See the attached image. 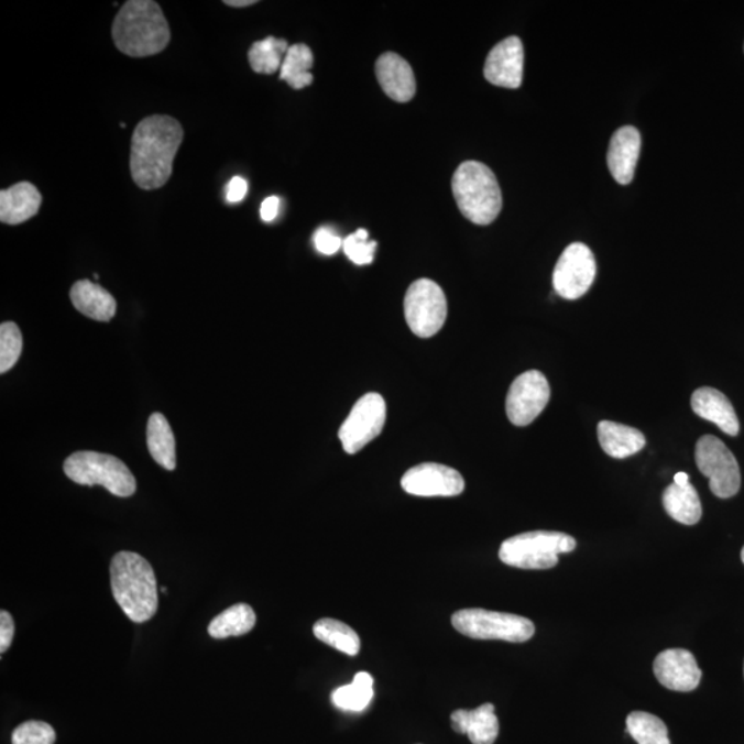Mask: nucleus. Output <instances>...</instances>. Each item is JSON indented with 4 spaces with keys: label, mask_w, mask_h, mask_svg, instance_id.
Wrapping results in <instances>:
<instances>
[{
    "label": "nucleus",
    "mask_w": 744,
    "mask_h": 744,
    "mask_svg": "<svg viewBox=\"0 0 744 744\" xmlns=\"http://www.w3.org/2000/svg\"><path fill=\"white\" fill-rule=\"evenodd\" d=\"M452 194L458 209L475 226H490L502 210L500 184L483 163H462L452 177Z\"/></svg>",
    "instance_id": "nucleus-4"
},
{
    "label": "nucleus",
    "mask_w": 744,
    "mask_h": 744,
    "mask_svg": "<svg viewBox=\"0 0 744 744\" xmlns=\"http://www.w3.org/2000/svg\"><path fill=\"white\" fill-rule=\"evenodd\" d=\"M694 459L700 473L710 480V490L715 496L726 500L741 490V469L736 458L719 437H700Z\"/></svg>",
    "instance_id": "nucleus-9"
},
{
    "label": "nucleus",
    "mask_w": 744,
    "mask_h": 744,
    "mask_svg": "<svg viewBox=\"0 0 744 744\" xmlns=\"http://www.w3.org/2000/svg\"><path fill=\"white\" fill-rule=\"evenodd\" d=\"M691 407L698 417L719 426L725 435L735 437L741 430L735 408L724 393L713 387H700L691 397Z\"/></svg>",
    "instance_id": "nucleus-18"
},
{
    "label": "nucleus",
    "mask_w": 744,
    "mask_h": 744,
    "mask_svg": "<svg viewBox=\"0 0 744 744\" xmlns=\"http://www.w3.org/2000/svg\"><path fill=\"white\" fill-rule=\"evenodd\" d=\"M675 483L678 485L689 484V475L687 473L680 472L675 475Z\"/></svg>",
    "instance_id": "nucleus-39"
},
{
    "label": "nucleus",
    "mask_w": 744,
    "mask_h": 744,
    "mask_svg": "<svg viewBox=\"0 0 744 744\" xmlns=\"http://www.w3.org/2000/svg\"><path fill=\"white\" fill-rule=\"evenodd\" d=\"M223 3L231 8H245L253 7L256 2L255 0H226Z\"/></svg>",
    "instance_id": "nucleus-38"
},
{
    "label": "nucleus",
    "mask_w": 744,
    "mask_h": 744,
    "mask_svg": "<svg viewBox=\"0 0 744 744\" xmlns=\"http://www.w3.org/2000/svg\"><path fill=\"white\" fill-rule=\"evenodd\" d=\"M147 450L155 461L166 470H174L177 464L175 458V439L168 420L161 413L151 415L146 426Z\"/></svg>",
    "instance_id": "nucleus-24"
},
{
    "label": "nucleus",
    "mask_w": 744,
    "mask_h": 744,
    "mask_svg": "<svg viewBox=\"0 0 744 744\" xmlns=\"http://www.w3.org/2000/svg\"><path fill=\"white\" fill-rule=\"evenodd\" d=\"M14 621L8 611L0 612V653L4 654L13 643Z\"/></svg>",
    "instance_id": "nucleus-35"
},
{
    "label": "nucleus",
    "mask_w": 744,
    "mask_h": 744,
    "mask_svg": "<svg viewBox=\"0 0 744 744\" xmlns=\"http://www.w3.org/2000/svg\"><path fill=\"white\" fill-rule=\"evenodd\" d=\"M64 472L74 483L102 485L111 494L128 497L134 494L136 481L119 458L95 451L73 453L64 463Z\"/></svg>",
    "instance_id": "nucleus-6"
},
{
    "label": "nucleus",
    "mask_w": 744,
    "mask_h": 744,
    "mask_svg": "<svg viewBox=\"0 0 744 744\" xmlns=\"http://www.w3.org/2000/svg\"><path fill=\"white\" fill-rule=\"evenodd\" d=\"M376 242H370L369 232L359 229L343 240L342 249L348 259L355 265H370L374 261Z\"/></svg>",
    "instance_id": "nucleus-32"
},
{
    "label": "nucleus",
    "mask_w": 744,
    "mask_h": 744,
    "mask_svg": "<svg viewBox=\"0 0 744 744\" xmlns=\"http://www.w3.org/2000/svg\"><path fill=\"white\" fill-rule=\"evenodd\" d=\"M598 273L592 250L583 243L568 245L552 272V287L561 298L578 299L592 287Z\"/></svg>",
    "instance_id": "nucleus-11"
},
{
    "label": "nucleus",
    "mask_w": 744,
    "mask_h": 744,
    "mask_svg": "<svg viewBox=\"0 0 744 744\" xmlns=\"http://www.w3.org/2000/svg\"><path fill=\"white\" fill-rule=\"evenodd\" d=\"M113 599L130 621L144 623L157 611L155 572L144 557L133 551H120L111 565Z\"/></svg>",
    "instance_id": "nucleus-3"
},
{
    "label": "nucleus",
    "mask_w": 744,
    "mask_h": 744,
    "mask_svg": "<svg viewBox=\"0 0 744 744\" xmlns=\"http://www.w3.org/2000/svg\"><path fill=\"white\" fill-rule=\"evenodd\" d=\"M452 730L468 735L473 744H494L500 735V721L492 703L474 710H457L451 714Z\"/></svg>",
    "instance_id": "nucleus-19"
},
{
    "label": "nucleus",
    "mask_w": 744,
    "mask_h": 744,
    "mask_svg": "<svg viewBox=\"0 0 744 744\" xmlns=\"http://www.w3.org/2000/svg\"><path fill=\"white\" fill-rule=\"evenodd\" d=\"M23 350V333L15 322L0 326V372L4 374L18 363Z\"/></svg>",
    "instance_id": "nucleus-31"
},
{
    "label": "nucleus",
    "mask_w": 744,
    "mask_h": 744,
    "mask_svg": "<svg viewBox=\"0 0 744 744\" xmlns=\"http://www.w3.org/2000/svg\"><path fill=\"white\" fill-rule=\"evenodd\" d=\"M451 623L457 632L474 639L525 643L535 634V625L527 617L505 612L462 610L452 615Z\"/></svg>",
    "instance_id": "nucleus-7"
},
{
    "label": "nucleus",
    "mask_w": 744,
    "mask_h": 744,
    "mask_svg": "<svg viewBox=\"0 0 744 744\" xmlns=\"http://www.w3.org/2000/svg\"><path fill=\"white\" fill-rule=\"evenodd\" d=\"M402 489L415 496H457L464 490V480L446 464L423 463L403 475Z\"/></svg>",
    "instance_id": "nucleus-13"
},
{
    "label": "nucleus",
    "mask_w": 744,
    "mask_h": 744,
    "mask_svg": "<svg viewBox=\"0 0 744 744\" xmlns=\"http://www.w3.org/2000/svg\"><path fill=\"white\" fill-rule=\"evenodd\" d=\"M42 195L31 183H19L0 193V221L20 226L40 212Z\"/></svg>",
    "instance_id": "nucleus-20"
},
{
    "label": "nucleus",
    "mask_w": 744,
    "mask_h": 744,
    "mask_svg": "<svg viewBox=\"0 0 744 744\" xmlns=\"http://www.w3.org/2000/svg\"><path fill=\"white\" fill-rule=\"evenodd\" d=\"M375 74L382 90L396 102L412 101L417 92L412 65L396 53L382 54L375 64Z\"/></svg>",
    "instance_id": "nucleus-17"
},
{
    "label": "nucleus",
    "mask_w": 744,
    "mask_h": 744,
    "mask_svg": "<svg viewBox=\"0 0 744 744\" xmlns=\"http://www.w3.org/2000/svg\"><path fill=\"white\" fill-rule=\"evenodd\" d=\"M118 51L129 57H150L167 47L169 26L163 10L153 0H129L112 25Z\"/></svg>",
    "instance_id": "nucleus-2"
},
{
    "label": "nucleus",
    "mask_w": 744,
    "mask_h": 744,
    "mask_svg": "<svg viewBox=\"0 0 744 744\" xmlns=\"http://www.w3.org/2000/svg\"><path fill=\"white\" fill-rule=\"evenodd\" d=\"M314 243L317 251L322 255H333L341 250L343 242L332 229L321 227L314 234Z\"/></svg>",
    "instance_id": "nucleus-34"
},
{
    "label": "nucleus",
    "mask_w": 744,
    "mask_h": 744,
    "mask_svg": "<svg viewBox=\"0 0 744 744\" xmlns=\"http://www.w3.org/2000/svg\"><path fill=\"white\" fill-rule=\"evenodd\" d=\"M577 540L571 535L555 530H534L506 539L501 545L503 565L522 570H549L556 567L558 556L576 550Z\"/></svg>",
    "instance_id": "nucleus-5"
},
{
    "label": "nucleus",
    "mask_w": 744,
    "mask_h": 744,
    "mask_svg": "<svg viewBox=\"0 0 744 744\" xmlns=\"http://www.w3.org/2000/svg\"><path fill=\"white\" fill-rule=\"evenodd\" d=\"M249 184L242 177H233L229 180V184L226 189V199L228 204L234 205L240 204L248 195Z\"/></svg>",
    "instance_id": "nucleus-36"
},
{
    "label": "nucleus",
    "mask_w": 744,
    "mask_h": 744,
    "mask_svg": "<svg viewBox=\"0 0 744 744\" xmlns=\"http://www.w3.org/2000/svg\"><path fill=\"white\" fill-rule=\"evenodd\" d=\"M278 209H281V199H278L277 196H271V198H266L261 205V220L264 222L275 221L278 215Z\"/></svg>",
    "instance_id": "nucleus-37"
},
{
    "label": "nucleus",
    "mask_w": 744,
    "mask_h": 744,
    "mask_svg": "<svg viewBox=\"0 0 744 744\" xmlns=\"http://www.w3.org/2000/svg\"><path fill=\"white\" fill-rule=\"evenodd\" d=\"M374 678L369 672L360 671L353 682L332 692V703L347 711H363L374 698Z\"/></svg>",
    "instance_id": "nucleus-29"
},
{
    "label": "nucleus",
    "mask_w": 744,
    "mask_h": 744,
    "mask_svg": "<svg viewBox=\"0 0 744 744\" xmlns=\"http://www.w3.org/2000/svg\"><path fill=\"white\" fill-rule=\"evenodd\" d=\"M288 43L277 37H266L253 43L249 51L251 68L256 74L272 75L281 70L284 57L288 52Z\"/></svg>",
    "instance_id": "nucleus-28"
},
{
    "label": "nucleus",
    "mask_w": 744,
    "mask_h": 744,
    "mask_svg": "<svg viewBox=\"0 0 744 744\" xmlns=\"http://www.w3.org/2000/svg\"><path fill=\"white\" fill-rule=\"evenodd\" d=\"M524 47L517 36L506 37L492 48L484 65L485 79L491 85L518 89L523 84Z\"/></svg>",
    "instance_id": "nucleus-14"
},
{
    "label": "nucleus",
    "mask_w": 744,
    "mask_h": 744,
    "mask_svg": "<svg viewBox=\"0 0 744 744\" xmlns=\"http://www.w3.org/2000/svg\"><path fill=\"white\" fill-rule=\"evenodd\" d=\"M13 744H54L56 732L43 721H29L15 727Z\"/></svg>",
    "instance_id": "nucleus-33"
},
{
    "label": "nucleus",
    "mask_w": 744,
    "mask_h": 744,
    "mask_svg": "<svg viewBox=\"0 0 744 744\" xmlns=\"http://www.w3.org/2000/svg\"><path fill=\"white\" fill-rule=\"evenodd\" d=\"M314 634L321 643L349 656L360 653L361 642L359 634L352 627L331 617H325L315 623Z\"/></svg>",
    "instance_id": "nucleus-27"
},
{
    "label": "nucleus",
    "mask_w": 744,
    "mask_h": 744,
    "mask_svg": "<svg viewBox=\"0 0 744 744\" xmlns=\"http://www.w3.org/2000/svg\"><path fill=\"white\" fill-rule=\"evenodd\" d=\"M642 151V134L633 125H625L615 131L610 142L609 162L610 172L616 183L628 185L634 178Z\"/></svg>",
    "instance_id": "nucleus-16"
},
{
    "label": "nucleus",
    "mask_w": 744,
    "mask_h": 744,
    "mask_svg": "<svg viewBox=\"0 0 744 744\" xmlns=\"http://www.w3.org/2000/svg\"><path fill=\"white\" fill-rule=\"evenodd\" d=\"M184 140L183 125L167 114L141 120L131 139L130 172L136 186L153 190L167 184Z\"/></svg>",
    "instance_id": "nucleus-1"
},
{
    "label": "nucleus",
    "mask_w": 744,
    "mask_h": 744,
    "mask_svg": "<svg viewBox=\"0 0 744 744\" xmlns=\"http://www.w3.org/2000/svg\"><path fill=\"white\" fill-rule=\"evenodd\" d=\"M447 298L439 284L429 278H419L407 289L404 298V315L415 336L430 338L445 326Z\"/></svg>",
    "instance_id": "nucleus-8"
},
{
    "label": "nucleus",
    "mask_w": 744,
    "mask_h": 744,
    "mask_svg": "<svg viewBox=\"0 0 744 744\" xmlns=\"http://www.w3.org/2000/svg\"><path fill=\"white\" fill-rule=\"evenodd\" d=\"M386 420V403L379 393H366L355 402L349 417L339 429V440L344 452L353 453L363 450L384 430Z\"/></svg>",
    "instance_id": "nucleus-10"
},
{
    "label": "nucleus",
    "mask_w": 744,
    "mask_h": 744,
    "mask_svg": "<svg viewBox=\"0 0 744 744\" xmlns=\"http://www.w3.org/2000/svg\"><path fill=\"white\" fill-rule=\"evenodd\" d=\"M742 561L744 562V547H743V550H742Z\"/></svg>",
    "instance_id": "nucleus-40"
},
{
    "label": "nucleus",
    "mask_w": 744,
    "mask_h": 744,
    "mask_svg": "<svg viewBox=\"0 0 744 744\" xmlns=\"http://www.w3.org/2000/svg\"><path fill=\"white\" fill-rule=\"evenodd\" d=\"M69 297L75 308L92 320L109 321L117 314V299L100 284L90 281L76 282L70 288Z\"/></svg>",
    "instance_id": "nucleus-21"
},
{
    "label": "nucleus",
    "mask_w": 744,
    "mask_h": 744,
    "mask_svg": "<svg viewBox=\"0 0 744 744\" xmlns=\"http://www.w3.org/2000/svg\"><path fill=\"white\" fill-rule=\"evenodd\" d=\"M654 672L661 686L676 692H691L702 680L697 659L687 649H666L656 656Z\"/></svg>",
    "instance_id": "nucleus-15"
},
{
    "label": "nucleus",
    "mask_w": 744,
    "mask_h": 744,
    "mask_svg": "<svg viewBox=\"0 0 744 744\" xmlns=\"http://www.w3.org/2000/svg\"><path fill=\"white\" fill-rule=\"evenodd\" d=\"M550 401V386L540 371H525L513 381L506 397L508 420L516 426L533 424Z\"/></svg>",
    "instance_id": "nucleus-12"
},
{
    "label": "nucleus",
    "mask_w": 744,
    "mask_h": 744,
    "mask_svg": "<svg viewBox=\"0 0 744 744\" xmlns=\"http://www.w3.org/2000/svg\"><path fill=\"white\" fill-rule=\"evenodd\" d=\"M665 511L672 519L683 525H694L702 517V503L693 485H678L672 483L667 486L661 496Z\"/></svg>",
    "instance_id": "nucleus-23"
},
{
    "label": "nucleus",
    "mask_w": 744,
    "mask_h": 744,
    "mask_svg": "<svg viewBox=\"0 0 744 744\" xmlns=\"http://www.w3.org/2000/svg\"><path fill=\"white\" fill-rule=\"evenodd\" d=\"M255 622V612L250 605L237 604L217 615L207 631L217 639L239 637L253 631Z\"/></svg>",
    "instance_id": "nucleus-25"
},
{
    "label": "nucleus",
    "mask_w": 744,
    "mask_h": 744,
    "mask_svg": "<svg viewBox=\"0 0 744 744\" xmlns=\"http://www.w3.org/2000/svg\"><path fill=\"white\" fill-rule=\"evenodd\" d=\"M626 726L638 744H671L665 722L654 714L633 711L627 715Z\"/></svg>",
    "instance_id": "nucleus-30"
},
{
    "label": "nucleus",
    "mask_w": 744,
    "mask_h": 744,
    "mask_svg": "<svg viewBox=\"0 0 744 744\" xmlns=\"http://www.w3.org/2000/svg\"><path fill=\"white\" fill-rule=\"evenodd\" d=\"M598 435L603 451L615 459L636 456L647 445L642 431L632 426L611 423V420H601Z\"/></svg>",
    "instance_id": "nucleus-22"
},
{
    "label": "nucleus",
    "mask_w": 744,
    "mask_h": 744,
    "mask_svg": "<svg viewBox=\"0 0 744 744\" xmlns=\"http://www.w3.org/2000/svg\"><path fill=\"white\" fill-rule=\"evenodd\" d=\"M314 53L303 43L289 46L281 68V79L286 80L294 90L305 89L314 81L310 68L314 67Z\"/></svg>",
    "instance_id": "nucleus-26"
}]
</instances>
